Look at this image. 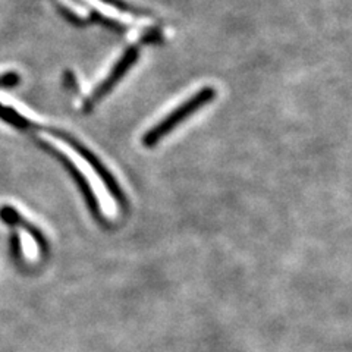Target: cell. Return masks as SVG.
Here are the masks:
<instances>
[{"instance_id":"obj_1","label":"cell","mask_w":352,"mask_h":352,"mask_svg":"<svg viewBox=\"0 0 352 352\" xmlns=\"http://www.w3.org/2000/svg\"><path fill=\"white\" fill-rule=\"evenodd\" d=\"M216 97V90L212 87H204L201 88L200 91H197L191 98L184 102L179 107H176L173 112H170L166 118L162 119L160 122L153 126L147 134L142 138V142H144L146 147H154L157 142L166 137L168 134L176 128L179 126L184 120L188 119L191 115H194L197 110H200L201 107H204L207 103H210L212 100H214Z\"/></svg>"},{"instance_id":"obj_2","label":"cell","mask_w":352,"mask_h":352,"mask_svg":"<svg viewBox=\"0 0 352 352\" xmlns=\"http://www.w3.org/2000/svg\"><path fill=\"white\" fill-rule=\"evenodd\" d=\"M36 129L46 131V132H49L50 135L56 137V138L62 140L63 142H66V144H68V146H71V147H72L76 153H78L80 156H81V157H82L88 164H90L91 168H93V170L97 173L98 178L102 179L103 185L106 186L107 191L110 192V195H112V197L115 198L116 203H118L119 206H122V207H125V206H126L125 195H124L122 190H120V186H119L118 181L113 178V175L109 172V169L106 168V164H103V163H102V160L98 159L93 151L88 150V148L82 144L81 141H78V140H76L75 137H72V135H69V134H66V132H63V131H60V129H58V128L36 125Z\"/></svg>"},{"instance_id":"obj_3","label":"cell","mask_w":352,"mask_h":352,"mask_svg":"<svg viewBox=\"0 0 352 352\" xmlns=\"http://www.w3.org/2000/svg\"><path fill=\"white\" fill-rule=\"evenodd\" d=\"M140 54V49L137 46H131L125 50V53L122 54V58L118 60V63L113 66L112 71L106 76V78L98 84V87L91 93V96L87 98V102L84 104V110L85 112H90V110L102 100L103 97H106L110 91L113 90L115 85H118V82L124 78L125 74L132 68L138 59Z\"/></svg>"},{"instance_id":"obj_4","label":"cell","mask_w":352,"mask_h":352,"mask_svg":"<svg viewBox=\"0 0 352 352\" xmlns=\"http://www.w3.org/2000/svg\"><path fill=\"white\" fill-rule=\"evenodd\" d=\"M37 144H38L44 151H49L54 159H58V160L62 163V166L66 169V172H68V173L71 175V178L74 179V182L76 184V186H78V190L81 191V194H82V197H84V200H85V204H87L88 208H90L91 214H93L96 219H100V204H98V200H97V197H96L94 191L91 190L90 184H88V181L84 178V175L78 170V168H76L75 164H74L68 157L63 156V154H62L60 151H58L56 148L52 147L50 144H47L46 141L37 140Z\"/></svg>"},{"instance_id":"obj_5","label":"cell","mask_w":352,"mask_h":352,"mask_svg":"<svg viewBox=\"0 0 352 352\" xmlns=\"http://www.w3.org/2000/svg\"><path fill=\"white\" fill-rule=\"evenodd\" d=\"M0 220L8 226H14V228H24L27 232L31 235V238L36 241V244L38 250L41 251V254H47L49 252V241L46 236L43 235L41 230L32 225L30 220L25 217H22L19 212L12 206H2L0 207Z\"/></svg>"},{"instance_id":"obj_6","label":"cell","mask_w":352,"mask_h":352,"mask_svg":"<svg viewBox=\"0 0 352 352\" xmlns=\"http://www.w3.org/2000/svg\"><path fill=\"white\" fill-rule=\"evenodd\" d=\"M0 119L3 122L12 125L14 128L19 129V131H28V129H36V124H32L31 120L25 116H22L18 110H15L14 107H9L0 103Z\"/></svg>"},{"instance_id":"obj_7","label":"cell","mask_w":352,"mask_h":352,"mask_svg":"<svg viewBox=\"0 0 352 352\" xmlns=\"http://www.w3.org/2000/svg\"><path fill=\"white\" fill-rule=\"evenodd\" d=\"M100 2H103V3L109 5V6H112V8L118 9V10H120V12L129 14V15L137 16V18H151L153 16V14L148 12V10L132 6V5L126 3V2H124V0H100Z\"/></svg>"},{"instance_id":"obj_8","label":"cell","mask_w":352,"mask_h":352,"mask_svg":"<svg viewBox=\"0 0 352 352\" xmlns=\"http://www.w3.org/2000/svg\"><path fill=\"white\" fill-rule=\"evenodd\" d=\"M21 78L19 75L14 71H9L0 75V87L2 88H10V87H16L19 84Z\"/></svg>"},{"instance_id":"obj_9","label":"cell","mask_w":352,"mask_h":352,"mask_svg":"<svg viewBox=\"0 0 352 352\" xmlns=\"http://www.w3.org/2000/svg\"><path fill=\"white\" fill-rule=\"evenodd\" d=\"M10 252H12V257L15 260H19L22 256V247H21V239L18 232H14L10 235Z\"/></svg>"}]
</instances>
